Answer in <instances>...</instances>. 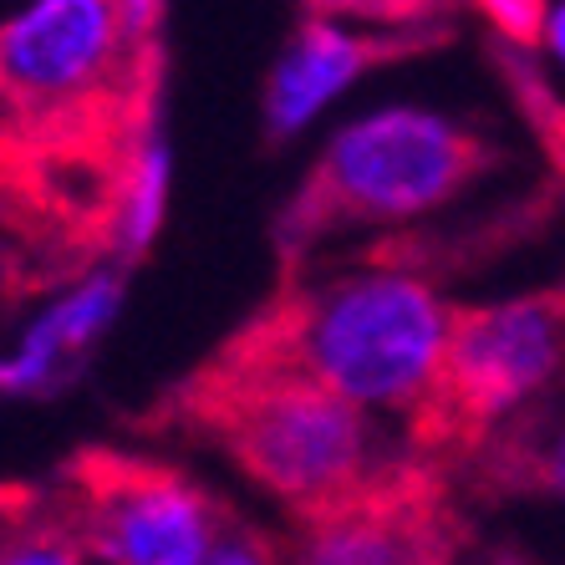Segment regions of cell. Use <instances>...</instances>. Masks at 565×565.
<instances>
[{
    "label": "cell",
    "instance_id": "cell-9",
    "mask_svg": "<svg viewBox=\"0 0 565 565\" xmlns=\"http://www.w3.org/2000/svg\"><path fill=\"white\" fill-rule=\"evenodd\" d=\"M0 565H93L52 479L0 484Z\"/></svg>",
    "mask_w": 565,
    "mask_h": 565
},
{
    "label": "cell",
    "instance_id": "cell-8",
    "mask_svg": "<svg viewBox=\"0 0 565 565\" xmlns=\"http://www.w3.org/2000/svg\"><path fill=\"white\" fill-rule=\"evenodd\" d=\"M454 26H459L454 6H438L434 15L403 21V26H372V21L352 26V15L342 6H301L296 31L286 36L270 77H265V143H286L290 132H301L331 97L347 93L372 66L444 52L459 36Z\"/></svg>",
    "mask_w": 565,
    "mask_h": 565
},
{
    "label": "cell",
    "instance_id": "cell-6",
    "mask_svg": "<svg viewBox=\"0 0 565 565\" xmlns=\"http://www.w3.org/2000/svg\"><path fill=\"white\" fill-rule=\"evenodd\" d=\"M52 484L97 565H199L235 514L184 469L113 444L72 448Z\"/></svg>",
    "mask_w": 565,
    "mask_h": 565
},
{
    "label": "cell",
    "instance_id": "cell-13",
    "mask_svg": "<svg viewBox=\"0 0 565 565\" xmlns=\"http://www.w3.org/2000/svg\"><path fill=\"white\" fill-rule=\"evenodd\" d=\"M62 286L66 280L56 276V270H46V265L31 260L26 250H15V245L0 239V321H6L11 311H21V306L56 296Z\"/></svg>",
    "mask_w": 565,
    "mask_h": 565
},
{
    "label": "cell",
    "instance_id": "cell-14",
    "mask_svg": "<svg viewBox=\"0 0 565 565\" xmlns=\"http://www.w3.org/2000/svg\"><path fill=\"white\" fill-rule=\"evenodd\" d=\"M545 11L551 6H540V0H494V6H479V15L500 31V46H510L520 56H530L545 41Z\"/></svg>",
    "mask_w": 565,
    "mask_h": 565
},
{
    "label": "cell",
    "instance_id": "cell-7",
    "mask_svg": "<svg viewBox=\"0 0 565 565\" xmlns=\"http://www.w3.org/2000/svg\"><path fill=\"white\" fill-rule=\"evenodd\" d=\"M469 545L454 479L397 454L352 500L296 525L290 565H463Z\"/></svg>",
    "mask_w": 565,
    "mask_h": 565
},
{
    "label": "cell",
    "instance_id": "cell-11",
    "mask_svg": "<svg viewBox=\"0 0 565 565\" xmlns=\"http://www.w3.org/2000/svg\"><path fill=\"white\" fill-rule=\"evenodd\" d=\"M489 62L500 72L510 103L520 107V118H525L530 138H535L545 169H551V184L565 194V97L555 93L551 77L535 66V56H520L494 41V46H489Z\"/></svg>",
    "mask_w": 565,
    "mask_h": 565
},
{
    "label": "cell",
    "instance_id": "cell-3",
    "mask_svg": "<svg viewBox=\"0 0 565 565\" xmlns=\"http://www.w3.org/2000/svg\"><path fill=\"white\" fill-rule=\"evenodd\" d=\"M448 306L428 276L362 265L352 276L276 280L224 347L327 387L356 413L408 423L434 387Z\"/></svg>",
    "mask_w": 565,
    "mask_h": 565
},
{
    "label": "cell",
    "instance_id": "cell-4",
    "mask_svg": "<svg viewBox=\"0 0 565 565\" xmlns=\"http://www.w3.org/2000/svg\"><path fill=\"white\" fill-rule=\"evenodd\" d=\"M504 163L500 138L434 107H387L337 128L276 214V280L306 276L337 235L444 210Z\"/></svg>",
    "mask_w": 565,
    "mask_h": 565
},
{
    "label": "cell",
    "instance_id": "cell-1",
    "mask_svg": "<svg viewBox=\"0 0 565 565\" xmlns=\"http://www.w3.org/2000/svg\"><path fill=\"white\" fill-rule=\"evenodd\" d=\"M169 11L41 0L0 21V239L82 286L163 220Z\"/></svg>",
    "mask_w": 565,
    "mask_h": 565
},
{
    "label": "cell",
    "instance_id": "cell-2",
    "mask_svg": "<svg viewBox=\"0 0 565 565\" xmlns=\"http://www.w3.org/2000/svg\"><path fill=\"white\" fill-rule=\"evenodd\" d=\"M132 428L214 448L296 525L352 500L397 459L393 448H382L367 413L286 367L230 352L224 342L173 377Z\"/></svg>",
    "mask_w": 565,
    "mask_h": 565
},
{
    "label": "cell",
    "instance_id": "cell-16",
    "mask_svg": "<svg viewBox=\"0 0 565 565\" xmlns=\"http://www.w3.org/2000/svg\"><path fill=\"white\" fill-rule=\"evenodd\" d=\"M494 565H535V561H525V555H514V551H510V555H500Z\"/></svg>",
    "mask_w": 565,
    "mask_h": 565
},
{
    "label": "cell",
    "instance_id": "cell-12",
    "mask_svg": "<svg viewBox=\"0 0 565 565\" xmlns=\"http://www.w3.org/2000/svg\"><path fill=\"white\" fill-rule=\"evenodd\" d=\"M199 565H290V540H280V535H270V530L230 514L220 540H214L210 555Z\"/></svg>",
    "mask_w": 565,
    "mask_h": 565
},
{
    "label": "cell",
    "instance_id": "cell-10",
    "mask_svg": "<svg viewBox=\"0 0 565 565\" xmlns=\"http://www.w3.org/2000/svg\"><path fill=\"white\" fill-rule=\"evenodd\" d=\"M469 484L484 500H510V494H551L565 500V434L530 438V434H500L489 438L484 454L469 463Z\"/></svg>",
    "mask_w": 565,
    "mask_h": 565
},
{
    "label": "cell",
    "instance_id": "cell-15",
    "mask_svg": "<svg viewBox=\"0 0 565 565\" xmlns=\"http://www.w3.org/2000/svg\"><path fill=\"white\" fill-rule=\"evenodd\" d=\"M540 46H551V52L565 62V6H551V11H545V41H540Z\"/></svg>",
    "mask_w": 565,
    "mask_h": 565
},
{
    "label": "cell",
    "instance_id": "cell-5",
    "mask_svg": "<svg viewBox=\"0 0 565 565\" xmlns=\"http://www.w3.org/2000/svg\"><path fill=\"white\" fill-rule=\"evenodd\" d=\"M565 372V280L484 306H448L428 397L403 423V459L459 479L489 438Z\"/></svg>",
    "mask_w": 565,
    "mask_h": 565
}]
</instances>
